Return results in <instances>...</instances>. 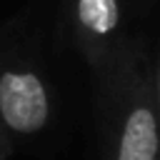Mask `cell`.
Masks as SVG:
<instances>
[{"label": "cell", "instance_id": "6da1fadb", "mask_svg": "<svg viewBox=\"0 0 160 160\" xmlns=\"http://www.w3.org/2000/svg\"><path fill=\"white\" fill-rule=\"evenodd\" d=\"M95 112L100 160H160L150 60L138 40H128L95 72Z\"/></svg>", "mask_w": 160, "mask_h": 160}, {"label": "cell", "instance_id": "7a4b0ae2", "mask_svg": "<svg viewBox=\"0 0 160 160\" xmlns=\"http://www.w3.org/2000/svg\"><path fill=\"white\" fill-rule=\"evenodd\" d=\"M55 112L45 72L18 50H0V128L10 140L40 135Z\"/></svg>", "mask_w": 160, "mask_h": 160}, {"label": "cell", "instance_id": "3957f363", "mask_svg": "<svg viewBox=\"0 0 160 160\" xmlns=\"http://www.w3.org/2000/svg\"><path fill=\"white\" fill-rule=\"evenodd\" d=\"M65 28L90 65L92 75L100 72L130 40L128 28V0H62Z\"/></svg>", "mask_w": 160, "mask_h": 160}, {"label": "cell", "instance_id": "277c9868", "mask_svg": "<svg viewBox=\"0 0 160 160\" xmlns=\"http://www.w3.org/2000/svg\"><path fill=\"white\" fill-rule=\"evenodd\" d=\"M150 82H152V102H155V115H158V125H160V50L155 62H150Z\"/></svg>", "mask_w": 160, "mask_h": 160}, {"label": "cell", "instance_id": "5b68a950", "mask_svg": "<svg viewBox=\"0 0 160 160\" xmlns=\"http://www.w3.org/2000/svg\"><path fill=\"white\" fill-rule=\"evenodd\" d=\"M10 148H12V140H10L8 132L0 128V150H10Z\"/></svg>", "mask_w": 160, "mask_h": 160}, {"label": "cell", "instance_id": "8992f818", "mask_svg": "<svg viewBox=\"0 0 160 160\" xmlns=\"http://www.w3.org/2000/svg\"><path fill=\"white\" fill-rule=\"evenodd\" d=\"M8 152H10V150H0V160H5V158H8Z\"/></svg>", "mask_w": 160, "mask_h": 160}]
</instances>
